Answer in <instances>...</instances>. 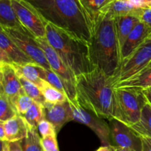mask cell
Masks as SVG:
<instances>
[{"mask_svg":"<svg viewBox=\"0 0 151 151\" xmlns=\"http://www.w3.org/2000/svg\"><path fill=\"white\" fill-rule=\"evenodd\" d=\"M111 145L115 147L130 149L132 151H142L141 137L131 126L118 119L109 120Z\"/></svg>","mask_w":151,"mask_h":151,"instance_id":"8fae6325","label":"cell"},{"mask_svg":"<svg viewBox=\"0 0 151 151\" xmlns=\"http://www.w3.org/2000/svg\"><path fill=\"white\" fill-rule=\"evenodd\" d=\"M151 61V32L144 42L125 60L112 79L113 86L124 82L142 71Z\"/></svg>","mask_w":151,"mask_h":151,"instance_id":"8992f818","label":"cell"},{"mask_svg":"<svg viewBox=\"0 0 151 151\" xmlns=\"http://www.w3.org/2000/svg\"><path fill=\"white\" fill-rule=\"evenodd\" d=\"M19 78L20 80L21 84H22V88L24 89V92L29 97H31L34 101L38 102V103L44 105L46 103V100L39 87L33 83L27 80L22 75H19Z\"/></svg>","mask_w":151,"mask_h":151,"instance_id":"4316f807","label":"cell"},{"mask_svg":"<svg viewBox=\"0 0 151 151\" xmlns=\"http://www.w3.org/2000/svg\"><path fill=\"white\" fill-rule=\"evenodd\" d=\"M120 122L131 126L140 120L142 111L147 103L140 90L115 88Z\"/></svg>","mask_w":151,"mask_h":151,"instance_id":"5b68a950","label":"cell"},{"mask_svg":"<svg viewBox=\"0 0 151 151\" xmlns=\"http://www.w3.org/2000/svg\"><path fill=\"white\" fill-rule=\"evenodd\" d=\"M23 151H44L38 128H29L26 138L22 140Z\"/></svg>","mask_w":151,"mask_h":151,"instance_id":"d4e9b609","label":"cell"},{"mask_svg":"<svg viewBox=\"0 0 151 151\" xmlns=\"http://www.w3.org/2000/svg\"><path fill=\"white\" fill-rule=\"evenodd\" d=\"M131 127L139 136L151 138V106L148 103L143 108L140 120Z\"/></svg>","mask_w":151,"mask_h":151,"instance_id":"7402d4cb","label":"cell"},{"mask_svg":"<svg viewBox=\"0 0 151 151\" xmlns=\"http://www.w3.org/2000/svg\"><path fill=\"white\" fill-rule=\"evenodd\" d=\"M12 7L22 26L35 38H46L47 22L35 7L26 0H11Z\"/></svg>","mask_w":151,"mask_h":151,"instance_id":"9c48e42d","label":"cell"},{"mask_svg":"<svg viewBox=\"0 0 151 151\" xmlns=\"http://www.w3.org/2000/svg\"><path fill=\"white\" fill-rule=\"evenodd\" d=\"M150 68H151V61L150 62V63H149V64L148 65H147V66H146V67L145 68V69H143V70H146V69H150ZM142 70V71H143ZM141 72H142V71H141Z\"/></svg>","mask_w":151,"mask_h":151,"instance_id":"7bdbcfd3","label":"cell"},{"mask_svg":"<svg viewBox=\"0 0 151 151\" xmlns=\"http://www.w3.org/2000/svg\"><path fill=\"white\" fill-rule=\"evenodd\" d=\"M18 114L11 100L6 94L0 91V121L5 122Z\"/></svg>","mask_w":151,"mask_h":151,"instance_id":"83f0119b","label":"cell"},{"mask_svg":"<svg viewBox=\"0 0 151 151\" xmlns=\"http://www.w3.org/2000/svg\"><path fill=\"white\" fill-rule=\"evenodd\" d=\"M0 63H9V64H13L9 58L8 55L7 53L4 51L3 50L0 49Z\"/></svg>","mask_w":151,"mask_h":151,"instance_id":"d590c367","label":"cell"},{"mask_svg":"<svg viewBox=\"0 0 151 151\" xmlns=\"http://www.w3.org/2000/svg\"><path fill=\"white\" fill-rule=\"evenodd\" d=\"M41 145L44 151H59L57 141V134L41 138Z\"/></svg>","mask_w":151,"mask_h":151,"instance_id":"1f68e13d","label":"cell"},{"mask_svg":"<svg viewBox=\"0 0 151 151\" xmlns=\"http://www.w3.org/2000/svg\"><path fill=\"white\" fill-rule=\"evenodd\" d=\"M151 87V68L143 70L130 79L114 86V88L142 90Z\"/></svg>","mask_w":151,"mask_h":151,"instance_id":"ffe728a7","label":"cell"},{"mask_svg":"<svg viewBox=\"0 0 151 151\" xmlns=\"http://www.w3.org/2000/svg\"><path fill=\"white\" fill-rule=\"evenodd\" d=\"M131 4L139 9H151V0H128Z\"/></svg>","mask_w":151,"mask_h":151,"instance_id":"d6a6232c","label":"cell"},{"mask_svg":"<svg viewBox=\"0 0 151 151\" xmlns=\"http://www.w3.org/2000/svg\"><path fill=\"white\" fill-rule=\"evenodd\" d=\"M140 22L141 20L136 16H126L115 17L116 34L120 50H122V47L131 32Z\"/></svg>","mask_w":151,"mask_h":151,"instance_id":"ac0fdd59","label":"cell"},{"mask_svg":"<svg viewBox=\"0 0 151 151\" xmlns=\"http://www.w3.org/2000/svg\"><path fill=\"white\" fill-rule=\"evenodd\" d=\"M142 92L145 98L146 102L151 106V87L142 90Z\"/></svg>","mask_w":151,"mask_h":151,"instance_id":"74e56055","label":"cell"},{"mask_svg":"<svg viewBox=\"0 0 151 151\" xmlns=\"http://www.w3.org/2000/svg\"><path fill=\"white\" fill-rule=\"evenodd\" d=\"M44 20L89 44L94 20L79 0H29Z\"/></svg>","mask_w":151,"mask_h":151,"instance_id":"7a4b0ae2","label":"cell"},{"mask_svg":"<svg viewBox=\"0 0 151 151\" xmlns=\"http://www.w3.org/2000/svg\"><path fill=\"white\" fill-rule=\"evenodd\" d=\"M96 151H115V147L112 145L102 146Z\"/></svg>","mask_w":151,"mask_h":151,"instance_id":"ab89813d","label":"cell"},{"mask_svg":"<svg viewBox=\"0 0 151 151\" xmlns=\"http://www.w3.org/2000/svg\"><path fill=\"white\" fill-rule=\"evenodd\" d=\"M150 32L151 28L142 21L134 27V29H133L125 41L121 50L122 62L128 58L144 42V41L148 37Z\"/></svg>","mask_w":151,"mask_h":151,"instance_id":"5bb4252c","label":"cell"},{"mask_svg":"<svg viewBox=\"0 0 151 151\" xmlns=\"http://www.w3.org/2000/svg\"><path fill=\"white\" fill-rule=\"evenodd\" d=\"M18 75H22L27 80L33 83L38 87L41 86L43 79L40 78L36 63H29L25 65H13Z\"/></svg>","mask_w":151,"mask_h":151,"instance_id":"cb8c5ba5","label":"cell"},{"mask_svg":"<svg viewBox=\"0 0 151 151\" xmlns=\"http://www.w3.org/2000/svg\"><path fill=\"white\" fill-rule=\"evenodd\" d=\"M37 128H38V134L41 138H44L53 134H57L54 125L47 119H43L41 122H40Z\"/></svg>","mask_w":151,"mask_h":151,"instance_id":"4dcf8cb0","label":"cell"},{"mask_svg":"<svg viewBox=\"0 0 151 151\" xmlns=\"http://www.w3.org/2000/svg\"><path fill=\"white\" fill-rule=\"evenodd\" d=\"M44 108L45 119L54 125L57 134L63 125L74 120L73 111L69 100L60 104H51L46 102Z\"/></svg>","mask_w":151,"mask_h":151,"instance_id":"7c38bea8","label":"cell"},{"mask_svg":"<svg viewBox=\"0 0 151 151\" xmlns=\"http://www.w3.org/2000/svg\"><path fill=\"white\" fill-rule=\"evenodd\" d=\"M1 151H10L8 142H1Z\"/></svg>","mask_w":151,"mask_h":151,"instance_id":"60d3db41","label":"cell"},{"mask_svg":"<svg viewBox=\"0 0 151 151\" xmlns=\"http://www.w3.org/2000/svg\"><path fill=\"white\" fill-rule=\"evenodd\" d=\"M73 111L74 120L86 125L98 137L103 146L111 145L110 127L103 118L83 108L78 100L69 101Z\"/></svg>","mask_w":151,"mask_h":151,"instance_id":"30bf717a","label":"cell"},{"mask_svg":"<svg viewBox=\"0 0 151 151\" xmlns=\"http://www.w3.org/2000/svg\"><path fill=\"white\" fill-rule=\"evenodd\" d=\"M0 25L1 27L13 29L24 28L12 7L11 0H0Z\"/></svg>","mask_w":151,"mask_h":151,"instance_id":"d6986e66","label":"cell"},{"mask_svg":"<svg viewBox=\"0 0 151 151\" xmlns=\"http://www.w3.org/2000/svg\"><path fill=\"white\" fill-rule=\"evenodd\" d=\"M142 142V151H151V138L140 136Z\"/></svg>","mask_w":151,"mask_h":151,"instance_id":"e575fe53","label":"cell"},{"mask_svg":"<svg viewBox=\"0 0 151 151\" xmlns=\"http://www.w3.org/2000/svg\"><path fill=\"white\" fill-rule=\"evenodd\" d=\"M115 151H132L130 149L122 148V147H115Z\"/></svg>","mask_w":151,"mask_h":151,"instance_id":"b9f144b4","label":"cell"},{"mask_svg":"<svg viewBox=\"0 0 151 151\" xmlns=\"http://www.w3.org/2000/svg\"><path fill=\"white\" fill-rule=\"evenodd\" d=\"M46 38L76 77L94 69L90 59L88 43L50 22L46 25Z\"/></svg>","mask_w":151,"mask_h":151,"instance_id":"277c9868","label":"cell"},{"mask_svg":"<svg viewBox=\"0 0 151 151\" xmlns=\"http://www.w3.org/2000/svg\"><path fill=\"white\" fill-rule=\"evenodd\" d=\"M89 54L94 68L100 69L110 78L115 76L122 60L114 17L100 13L94 18Z\"/></svg>","mask_w":151,"mask_h":151,"instance_id":"3957f363","label":"cell"},{"mask_svg":"<svg viewBox=\"0 0 151 151\" xmlns=\"http://www.w3.org/2000/svg\"><path fill=\"white\" fill-rule=\"evenodd\" d=\"M3 122L5 130L6 141L15 142L26 138L29 128L23 116L18 114Z\"/></svg>","mask_w":151,"mask_h":151,"instance_id":"2e32d148","label":"cell"},{"mask_svg":"<svg viewBox=\"0 0 151 151\" xmlns=\"http://www.w3.org/2000/svg\"><path fill=\"white\" fill-rule=\"evenodd\" d=\"M37 69H38V73H39L40 78L44 81H47L52 86L58 89L59 91H62L63 93L67 95V91H66V86L64 83L61 80V78L52 70H47L44 69L42 66L37 64ZM68 97V96H67Z\"/></svg>","mask_w":151,"mask_h":151,"instance_id":"484cf974","label":"cell"},{"mask_svg":"<svg viewBox=\"0 0 151 151\" xmlns=\"http://www.w3.org/2000/svg\"><path fill=\"white\" fill-rule=\"evenodd\" d=\"M140 20L151 28V9L142 10L140 16Z\"/></svg>","mask_w":151,"mask_h":151,"instance_id":"836d02e7","label":"cell"},{"mask_svg":"<svg viewBox=\"0 0 151 151\" xmlns=\"http://www.w3.org/2000/svg\"><path fill=\"white\" fill-rule=\"evenodd\" d=\"M77 100L86 110L105 119L120 121L111 78L94 68L76 77Z\"/></svg>","mask_w":151,"mask_h":151,"instance_id":"6da1fadb","label":"cell"},{"mask_svg":"<svg viewBox=\"0 0 151 151\" xmlns=\"http://www.w3.org/2000/svg\"><path fill=\"white\" fill-rule=\"evenodd\" d=\"M35 41L44 51L51 69L55 72L66 86L69 101L77 100L76 76L66 66L57 52L50 46L46 38H35Z\"/></svg>","mask_w":151,"mask_h":151,"instance_id":"52a82bcc","label":"cell"},{"mask_svg":"<svg viewBox=\"0 0 151 151\" xmlns=\"http://www.w3.org/2000/svg\"><path fill=\"white\" fill-rule=\"evenodd\" d=\"M0 49L4 50L13 65H25L35 63L6 34L0 29Z\"/></svg>","mask_w":151,"mask_h":151,"instance_id":"9a60e30c","label":"cell"},{"mask_svg":"<svg viewBox=\"0 0 151 151\" xmlns=\"http://www.w3.org/2000/svg\"><path fill=\"white\" fill-rule=\"evenodd\" d=\"M39 88L41 89L47 103L51 104H60L69 100L66 94L59 91L44 80L39 86Z\"/></svg>","mask_w":151,"mask_h":151,"instance_id":"44dd1931","label":"cell"},{"mask_svg":"<svg viewBox=\"0 0 151 151\" xmlns=\"http://www.w3.org/2000/svg\"><path fill=\"white\" fill-rule=\"evenodd\" d=\"M22 90L15 66L9 63H0V91L12 101Z\"/></svg>","mask_w":151,"mask_h":151,"instance_id":"4fadbf2b","label":"cell"},{"mask_svg":"<svg viewBox=\"0 0 151 151\" xmlns=\"http://www.w3.org/2000/svg\"><path fill=\"white\" fill-rule=\"evenodd\" d=\"M0 139L1 142L6 141V134L4 127V122H1V121H0Z\"/></svg>","mask_w":151,"mask_h":151,"instance_id":"f35d334b","label":"cell"},{"mask_svg":"<svg viewBox=\"0 0 151 151\" xmlns=\"http://www.w3.org/2000/svg\"><path fill=\"white\" fill-rule=\"evenodd\" d=\"M10 39L35 63L47 70H52L42 49L35 41V38L26 29L1 27Z\"/></svg>","mask_w":151,"mask_h":151,"instance_id":"ba28073f","label":"cell"},{"mask_svg":"<svg viewBox=\"0 0 151 151\" xmlns=\"http://www.w3.org/2000/svg\"><path fill=\"white\" fill-rule=\"evenodd\" d=\"M10 151H23L22 145V141L15 142H9Z\"/></svg>","mask_w":151,"mask_h":151,"instance_id":"8d00e7d4","label":"cell"},{"mask_svg":"<svg viewBox=\"0 0 151 151\" xmlns=\"http://www.w3.org/2000/svg\"><path fill=\"white\" fill-rule=\"evenodd\" d=\"M11 102L18 114L24 115L32 106L34 100L29 97L23 89Z\"/></svg>","mask_w":151,"mask_h":151,"instance_id":"f546056e","label":"cell"},{"mask_svg":"<svg viewBox=\"0 0 151 151\" xmlns=\"http://www.w3.org/2000/svg\"><path fill=\"white\" fill-rule=\"evenodd\" d=\"M87 13L94 20L97 15L101 13L102 10L109 5L114 0H79Z\"/></svg>","mask_w":151,"mask_h":151,"instance_id":"f1b7e54d","label":"cell"},{"mask_svg":"<svg viewBox=\"0 0 151 151\" xmlns=\"http://www.w3.org/2000/svg\"><path fill=\"white\" fill-rule=\"evenodd\" d=\"M22 116L24 118L27 123L29 125V128H37L39 122L43 119H45L44 105L34 101L33 104L29 108V110Z\"/></svg>","mask_w":151,"mask_h":151,"instance_id":"603a6c76","label":"cell"},{"mask_svg":"<svg viewBox=\"0 0 151 151\" xmlns=\"http://www.w3.org/2000/svg\"><path fill=\"white\" fill-rule=\"evenodd\" d=\"M143 9H139L131 4L128 0H114L101 11L113 17L132 16L140 19Z\"/></svg>","mask_w":151,"mask_h":151,"instance_id":"e0dca14e","label":"cell"},{"mask_svg":"<svg viewBox=\"0 0 151 151\" xmlns=\"http://www.w3.org/2000/svg\"><path fill=\"white\" fill-rule=\"evenodd\" d=\"M26 1H29V0H26Z\"/></svg>","mask_w":151,"mask_h":151,"instance_id":"ee69618b","label":"cell"}]
</instances>
